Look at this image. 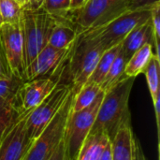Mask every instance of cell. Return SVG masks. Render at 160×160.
<instances>
[{
  "mask_svg": "<svg viewBox=\"0 0 160 160\" xmlns=\"http://www.w3.org/2000/svg\"><path fill=\"white\" fill-rule=\"evenodd\" d=\"M63 20L67 19L55 17L41 8L37 10L22 9L20 22L23 40L25 74L26 68L34 61L38 52L48 44L49 38L54 26Z\"/></svg>",
  "mask_w": 160,
  "mask_h": 160,
  "instance_id": "obj_3",
  "label": "cell"
},
{
  "mask_svg": "<svg viewBox=\"0 0 160 160\" xmlns=\"http://www.w3.org/2000/svg\"><path fill=\"white\" fill-rule=\"evenodd\" d=\"M134 138L131 115H129L122 122L111 140L112 160H133Z\"/></svg>",
  "mask_w": 160,
  "mask_h": 160,
  "instance_id": "obj_12",
  "label": "cell"
},
{
  "mask_svg": "<svg viewBox=\"0 0 160 160\" xmlns=\"http://www.w3.org/2000/svg\"><path fill=\"white\" fill-rule=\"evenodd\" d=\"M154 55L153 46L145 44L136 51L126 64L125 75L128 77L136 78L141 73H143L149 61Z\"/></svg>",
  "mask_w": 160,
  "mask_h": 160,
  "instance_id": "obj_16",
  "label": "cell"
},
{
  "mask_svg": "<svg viewBox=\"0 0 160 160\" xmlns=\"http://www.w3.org/2000/svg\"><path fill=\"white\" fill-rule=\"evenodd\" d=\"M132 9L140 8L143 7H153L156 3L160 2V0H130Z\"/></svg>",
  "mask_w": 160,
  "mask_h": 160,
  "instance_id": "obj_30",
  "label": "cell"
},
{
  "mask_svg": "<svg viewBox=\"0 0 160 160\" xmlns=\"http://www.w3.org/2000/svg\"><path fill=\"white\" fill-rule=\"evenodd\" d=\"M43 0H24L22 9L25 10H37L40 8Z\"/></svg>",
  "mask_w": 160,
  "mask_h": 160,
  "instance_id": "obj_31",
  "label": "cell"
},
{
  "mask_svg": "<svg viewBox=\"0 0 160 160\" xmlns=\"http://www.w3.org/2000/svg\"><path fill=\"white\" fill-rule=\"evenodd\" d=\"M31 111L18 115L0 140V160H22L33 140L27 133L26 122Z\"/></svg>",
  "mask_w": 160,
  "mask_h": 160,
  "instance_id": "obj_10",
  "label": "cell"
},
{
  "mask_svg": "<svg viewBox=\"0 0 160 160\" xmlns=\"http://www.w3.org/2000/svg\"><path fill=\"white\" fill-rule=\"evenodd\" d=\"M131 9L130 0H87L75 11L73 23L79 34L101 26Z\"/></svg>",
  "mask_w": 160,
  "mask_h": 160,
  "instance_id": "obj_5",
  "label": "cell"
},
{
  "mask_svg": "<svg viewBox=\"0 0 160 160\" xmlns=\"http://www.w3.org/2000/svg\"><path fill=\"white\" fill-rule=\"evenodd\" d=\"M128 60L126 59L125 55L121 52V49L116 55L115 59L113 60L107 75L105 76L102 83L100 84V88L103 92L109 91L111 88H112L119 81H121L126 75H125V68L126 64Z\"/></svg>",
  "mask_w": 160,
  "mask_h": 160,
  "instance_id": "obj_18",
  "label": "cell"
},
{
  "mask_svg": "<svg viewBox=\"0 0 160 160\" xmlns=\"http://www.w3.org/2000/svg\"><path fill=\"white\" fill-rule=\"evenodd\" d=\"M22 82V80L12 74L0 79V100L12 98Z\"/></svg>",
  "mask_w": 160,
  "mask_h": 160,
  "instance_id": "obj_24",
  "label": "cell"
},
{
  "mask_svg": "<svg viewBox=\"0 0 160 160\" xmlns=\"http://www.w3.org/2000/svg\"><path fill=\"white\" fill-rule=\"evenodd\" d=\"M111 141L104 133H91L85 138L76 160H99L100 155L106 145Z\"/></svg>",
  "mask_w": 160,
  "mask_h": 160,
  "instance_id": "obj_15",
  "label": "cell"
},
{
  "mask_svg": "<svg viewBox=\"0 0 160 160\" xmlns=\"http://www.w3.org/2000/svg\"><path fill=\"white\" fill-rule=\"evenodd\" d=\"M40 8L55 17L63 19H67V14L71 13L70 0H43Z\"/></svg>",
  "mask_w": 160,
  "mask_h": 160,
  "instance_id": "obj_23",
  "label": "cell"
},
{
  "mask_svg": "<svg viewBox=\"0 0 160 160\" xmlns=\"http://www.w3.org/2000/svg\"><path fill=\"white\" fill-rule=\"evenodd\" d=\"M135 79L125 76L112 88L104 92L97 118L89 134L104 133L110 140L114 137L122 122L131 115L128 102Z\"/></svg>",
  "mask_w": 160,
  "mask_h": 160,
  "instance_id": "obj_1",
  "label": "cell"
},
{
  "mask_svg": "<svg viewBox=\"0 0 160 160\" xmlns=\"http://www.w3.org/2000/svg\"><path fill=\"white\" fill-rule=\"evenodd\" d=\"M17 2H19L20 4H21V6H22L23 5V3H24V0H16Z\"/></svg>",
  "mask_w": 160,
  "mask_h": 160,
  "instance_id": "obj_34",
  "label": "cell"
},
{
  "mask_svg": "<svg viewBox=\"0 0 160 160\" xmlns=\"http://www.w3.org/2000/svg\"><path fill=\"white\" fill-rule=\"evenodd\" d=\"M159 67V55H157L154 53V55L152 56L151 60L149 61V63L143 72V73H145V76H146V81H147L149 92H150L152 98L160 92Z\"/></svg>",
  "mask_w": 160,
  "mask_h": 160,
  "instance_id": "obj_20",
  "label": "cell"
},
{
  "mask_svg": "<svg viewBox=\"0 0 160 160\" xmlns=\"http://www.w3.org/2000/svg\"><path fill=\"white\" fill-rule=\"evenodd\" d=\"M75 93L71 89L64 104L42 132L33 140L22 160H48L65 137V130L72 111Z\"/></svg>",
  "mask_w": 160,
  "mask_h": 160,
  "instance_id": "obj_4",
  "label": "cell"
},
{
  "mask_svg": "<svg viewBox=\"0 0 160 160\" xmlns=\"http://www.w3.org/2000/svg\"><path fill=\"white\" fill-rule=\"evenodd\" d=\"M87 0H70V11L75 12L76 10L80 9Z\"/></svg>",
  "mask_w": 160,
  "mask_h": 160,
  "instance_id": "obj_33",
  "label": "cell"
},
{
  "mask_svg": "<svg viewBox=\"0 0 160 160\" xmlns=\"http://www.w3.org/2000/svg\"><path fill=\"white\" fill-rule=\"evenodd\" d=\"M48 160H66V151H65V142L64 140L59 144L57 149L54 151V153L49 158Z\"/></svg>",
  "mask_w": 160,
  "mask_h": 160,
  "instance_id": "obj_29",
  "label": "cell"
},
{
  "mask_svg": "<svg viewBox=\"0 0 160 160\" xmlns=\"http://www.w3.org/2000/svg\"><path fill=\"white\" fill-rule=\"evenodd\" d=\"M121 43L103 52L95 70L89 77L87 82H95L98 85H100L102 83L113 60L115 59L116 55L118 54V52L121 49Z\"/></svg>",
  "mask_w": 160,
  "mask_h": 160,
  "instance_id": "obj_17",
  "label": "cell"
},
{
  "mask_svg": "<svg viewBox=\"0 0 160 160\" xmlns=\"http://www.w3.org/2000/svg\"><path fill=\"white\" fill-rule=\"evenodd\" d=\"M145 44H151L154 46L151 19L137 25L126 36L121 43V52L128 61L131 55Z\"/></svg>",
  "mask_w": 160,
  "mask_h": 160,
  "instance_id": "obj_13",
  "label": "cell"
},
{
  "mask_svg": "<svg viewBox=\"0 0 160 160\" xmlns=\"http://www.w3.org/2000/svg\"><path fill=\"white\" fill-rule=\"evenodd\" d=\"M71 89V83L58 82L52 91L29 112L26 128L31 140H35L46 128L64 104Z\"/></svg>",
  "mask_w": 160,
  "mask_h": 160,
  "instance_id": "obj_7",
  "label": "cell"
},
{
  "mask_svg": "<svg viewBox=\"0 0 160 160\" xmlns=\"http://www.w3.org/2000/svg\"><path fill=\"white\" fill-rule=\"evenodd\" d=\"M11 73L8 69V64L6 61V57H5V54H4V52L2 49V45L0 42V79L7 77Z\"/></svg>",
  "mask_w": 160,
  "mask_h": 160,
  "instance_id": "obj_27",
  "label": "cell"
},
{
  "mask_svg": "<svg viewBox=\"0 0 160 160\" xmlns=\"http://www.w3.org/2000/svg\"><path fill=\"white\" fill-rule=\"evenodd\" d=\"M2 24H3V22H2V19H1V16H0V27L2 26Z\"/></svg>",
  "mask_w": 160,
  "mask_h": 160,
  "instance_id": "obj_35",
  "label": "cell"
},
{
  "mask_svg": "<svg viewBox=\"0 0 160 160\" xmlns=\"http://www.w3.org/2000/svg\"><path fill=\"white\" fill-rule=\"evenodd\" d=\"M103 97L104 92L101 91L89 106L70 112L64 137L66 160L77 158L78 153L95 123Z\"/></svg>",
  "mask_w": 160,
  "mask_h": 160,
  "instance_id": "obj_6",
  "label": "cell"
},
{
  "mask_svg": "<svg viewBox=\"0 0 160 160\" xmlns=\"http://www.w3.org/2000/svg\"><path fill=\"white\" fill-rule=\"evenodd\" d=\"M74 44L75 42L68 49H56L47 44L26 68V81L56 77L59 78L61 82L66 65L69 61L72 53Z\"/></svg>",
  "mask_w": 160,
  "mask_h": 160,
  "instance_id": "obj_8",
  "label": "cell"
},
{
  "mask_svg": "<svg viewBox=\"0 0 160 160\" xmlns=\"http://www.w3.org/2000/svg\"><path fill=\"white\" fill-rule=\"evenodd\" d=\"M99 160H112L111 141H109V142L106 143V145H105V147H104V149H103V151H102V153H101V155H100Z\"/></svg>",
  "mask_w": 160,
  "mask_h": 160,
  "instance_id": "obj_32",
  "label": "cell"
},
{
  "mask_svg": "<svg viewBox=\"0 0 160 160\" xmlns=\"http://www.w3.org/2000/svg\"><path fill=\"white\" fill-rule=\"evenodd\" d=\"M0 42L10 73L25 82L23 40L20 21L15 23L2 24L0 27Z\"/></svg>",
  "mask_w": 160,
  "mask_h": 160,
  "instance_id": "obj_9",
  "label": "cell"
},
{
  "mask_svg": "<svg viewBox=\"0 0 160 160\" xmlns=\"http://www.w3.org/2000/svg\"><path fill=\"white\" fill-rule=\"evenodd\" d=\"M22 11V6L16 0H0V16L3 23L18 22Z\"/></svg>",
  "mask_w": 160,
  "mask_h": 160,
  "instance_id": "obj_22",
  "label": "cell"
},
{
  "mask_svg": "<svg viewBox=\"0 0 160 160\" xmlns=\"http://www.w3.org/2000/svg\"><path fill=\"white\" fill-rule=\"evenodd\" d=\"M60 82L59 78L47 77L23 82L17 90L13 102L19 114L35 109Z\"/></svg>",
  "mask_w": 160,
  "mask_h": 160,
  "instance_id": "obj_11",
  "label": "cell"
},
{
  "mask_svg": "<svg viewBox=\"0 0 160 160\" xmlns=\"http://www.w3.org/2000/svg\"><path fill=\"white\" fill-rule=\"evenodd\" d=\"M13 98L6 100H0V140L8 127L19 115L14 106Z\"/></svg>",
  "mask_w": 160,
  "mask_h": 160,
  "instance_id": "obj_21",
  "label": "cell"
},
{
  "mask_svg": "<svg viewBox=\"0 0 160 160\" xmlns=\"http://www.w3.org/2000/svg\"><path fill=\"white\" fill-rule=\"evenodd\" d=\"M133 160H147L144 152L142 150V144L138 138H134V148H133Z\"/></svg>",
  "mask_w": 160,
  "mask_h": 160,
  "instance_id": "obj_28",
  "label": "cell"
},
{
  "mask_svg": "<svg viewBox=\"0 0 160 160\" xmlns=\"http://www.w3.org/2000/svg\"><path fill=\"white\" fill-rule=\"evenodd\" d=\"M152 8L143 7L128 10L101 26L79 33L76 40L87 46H97L106 51L120 44L137 25L150 20Z\"/></svg>",
  "mask_w": 160,
  "mask_h": 160,
  "instance_id": "obj_2",
  "label": "cell"
},
{
  "mask_svg": "<svg viewBox=\"0 0 160 160\" xmlns=\"http://www.w3.org/2000/svg\"><path fill=\"white\" fill-rule=\"evenodd\" d=\"M70 20H63L52 29L49 38L48 45L56 49H68L75 41L78 33L70 22Z\"/></svg>",
  "mask_w": 160,
  "mask_h": 160,
  "instance_id": "obj_14",
  "label": "cell"
},
{
  "mask_svg": "<svg viewBox=\"0 0 160 160\" xmlns=\"http://www.w3.org/2000/svg\"><path fill=\"white\" fill-rule=\"evenodd\" d=\"M151 23L153 29L154 37V46L156 52H154L157 55H159V38H160V2L156 3L152 8L151 13Z\"/></svg>",
  "mask_w": 160,
  "mask_h": 160,
  "instance_id": "obj_25",
  "label": "cell"
},
{
  "mask_svg": "<svg viewBox=\"0 0 160 160\" xmlns=\"http://www.w3.org/2000/svg\"><path fill=\"white\" fill-rule=\"evenodd\" d=\"M101 91L100 85L95 82H86L79 92L75 94L71 112H75L89 106Z\"/></svg>",
  "mask_w": 160,
  "mask_h": 160,
  "instance_id": "obj_19",
  "label": "cell"
},
{
  "mask_svg": "<svg viewBox=\"0 0 160 160\" xmlns=\"http://www.w3.org/2000/svg\"><path fill=\"white\" fill-rule=\"evenodd\" d=\"M153 106L156 115V122H157V128H158V143L160 145V92L157 94L153 98Z\"/></svg>",
  "mask_w": 160,
  "mask_h": 160,
  "instance_id": "obj_26",
  "label": "cell"
}]
</instances>
